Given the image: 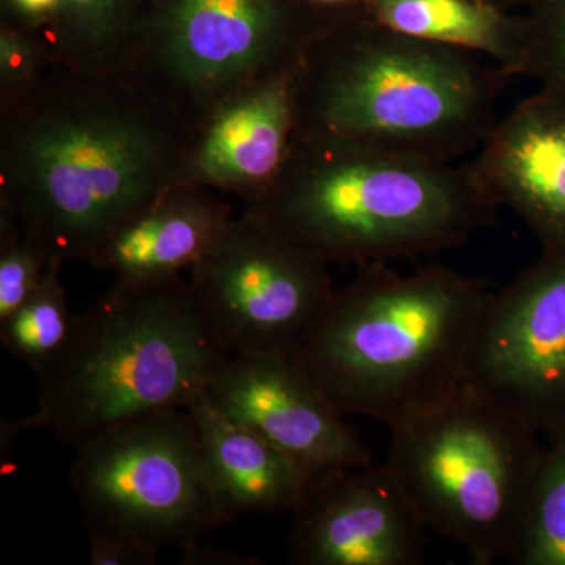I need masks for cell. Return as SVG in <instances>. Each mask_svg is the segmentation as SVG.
Here are the masks:
<instances>
[{"label": "cell", "instance_id": "cell-19", "mask_svg": "<svg viewBox=\"0 0 565 565\" xmlns=\"http://www.w3.org/2000/svg\"><path fill=\"white\" fill-rule=\"evenodd\" d=\"M62 266L61 262H52L32 296L0 321V341L6 351L36 375L61 355L76 323L77 315L71 313L62 286Z\"/></svg>", "mask_w": 565, "mask_h": 565}, {"label": "cell", "instance_id": "cell-27", "mask_svg": "<svg viewBox=\"0 0 565 565\" xmlns=\"http://www.w3.org/2000/svg\"><path fill=\"white\" fill-rule=\"evenodd\" d=\"M308 6L329 14H348L362 10L364 0H303Z\"/></svg>", "mask_w": 565, "mask_h": 565}, {"label": "cell", "instance_id": "cell-5", "mask_svg": "<svg viewBox=\"0 0 565 565\" xmlns=\"http://www.w3.org/2000/svg\"><path fill=\"white\" fill-rule=\"evenodd\" d=\"M225 356L188 278L114 281L76 316L68 344L39 374L35 412L17 424L77 449L126 419L189 408Z\"/></svg>", "mask_w": 565, "mask_h": 565}, {"label": "cell", "instance_id": "cell-17", "mask_svg": "<svg viewBox=\"0 0 565 565\" xmlns=\"http://www.w3.org/2000/svg\"><path fill=\"white\" fill-rule=\"evenodd\" d=\"M364 17L403 35L487 55L504 77L522 76L525 11L489 0H364Z\"/></svg>", "mask_w": 565, "mask_h": 565}, {"label": "cell", "instance_id": "cell-13", "mask_svg": "<svg viewBox=\"0 0 565 565\" xmlns=\"http://www.w3.org/2000/svg\"><path fill=\"white\" fill-rule=\"evenodd\" d=\"M300 61L253 81L193 126L177 184L248 200L269 188L291 152Z\"/></svg>", "mask_w": 565, "mask_h": 565}, {"label": "cell", "instance_id": "cell-2", "mask_svg": "<svg viewBox=\"0 0 565 565\" xmlns=\"http://www.w3.org/2000/svg\"><path fill=\"white\" fill-rule=\"evenodd\" d=\"M489 292L451 267L404 275L386 263L362 266L291 360L345 416L396 429L462 388Z\"/></svg>", "mask_w": 565, "mask_h": 565}, {"label": "cell", "instance_id": "cell-23", "mask_svg": "<svg viewBox=\"0 0 565 565\" xmlns=\"http://www.w3.org/2000/svg\"><path fill=\"white\" fill-rule=\"evenodd\" d=\"M54 62L44 33L0 21V96L32 87Z\"/></svg>", "mask_w": 565, "mask_h": 565}, {"label": "cell", "instance_id": "cell-1", "mask_svg": "<svg viewBox=\"0 0 565 565\" xmlns=\"http://www.w3.org/2000/svg\"><path fill=\"white\" fill-rule=\"evenodd\" d=\"M192 128L118 71L54 61L0 96V212L52 262H90L122 222L177 184Z\"/></svg>", "mask_w": 565, "mask_h": 565}, {"label": "cell", "instance_id": "cell-9", "mask_svg": "<svg viewBox=\"0 0 565 565\" xmlns=\"http://www.w3.org/2000/svg\"><path fill=\"white\" fill-rule=\"evenodd\" d=\"M188 280L226 355L292 359L334 292L329 264L244 214Z\"/></svg>", "mask_w": 565, "mask_h": 565}, {"label": "cell", "instance_id": "cell-12", "mask_svg": "<svg viewBox=\"0 0 565 565\" xmlns=\"http://www.w3.org/2000/svg\"><path fill=\"white\" fill-rule=\"evenodd\" d=\"M204 397L315 476L373 463L343 412L291 359L264 353L225 356L212 370Z\"/></svg>", "mask_w": 565, "mask_h": 565}, {"label": "cell", "instance_id": "cell-11", "mask_svg": "<svg viewBox=\"0 0 565 565\" xmlns=\"http://www.w3.org/2000/svg\"><path fill=\"white\" fill-rule=\"evenodd\" d=\"M427 526L385 463L315 476L291 511L289 563L422 565Z\"/></svg>", "mask_w": 565, "mask_h": 565}, {"label": "cell", "instance_id": "cell-22", "mask_svg": "<svg viewBox=\"0 0 565 565\" xmlns=\"http://www.w3.org/2000/svg\"><path fill=\"white\" fill-rule=\"evenodd\" d=\"M526 46L522 76L565 96V0H539L525 10Z\"/></svg>", "mask_w": 565, "mask_h": 565}, {"label": "cell", "instance_id": "cell-6", "mask_svg": "<svg viewBox=\"0 0 565 565\" xmlns=\"http://www.w3.org/2000/svg\"><path fill=\"white\" fill-rule=\"evenodd\" d=\"M544 451L525 419L463 384L392 429L385 465L427 530L489 565L515 555Z\"/></svg>", "mask_w": 565, "mask_h": 565}, {"label": "cell", "instance_id": "cell-16", "mask_svg": "<svg viewBox=\"0 0 565 565\" xmlns=\"http://www.w3.org/2000/svg\"><path fill=\"white\" fill-rule=\"evenodd\" d=\"M189 412L226 523L248 514L292 511L315 478L310 468L215 411L204 393L189 405Z\"/></svg>", "mask_w": 565, "mask_h": 565}, {"label": "cell", "instance_id": "cell-15", "mask_svg": "<svg viewBox=\"0 0 565 565\" xmlns=\"http://www.w3.org/2000/svg\"><path fill=\"white\" fill-rule=\"evenodd\" d=\"M233 217L217 192L173 185L114 230L88 264L118 282L173 280L203 258Z\"/></svg>", "mask_w": 565, "mask_h": 565}, {"label": "cell", "instance_id": "cell-24", "mask_svg": "<svg viewBox=\"0 0 565 565\" xmlns=\"http://www.w3.org/2000/svg\"><path fill=\"white\" fill-rule=\"evenodd\" d=\"M90 564L93 565H152L158 563V546L131 535L88 531Z\"/></svg>", "mask_w": 565, "mask_h": 565}, {"label": "cell", "instance_id": "cell-4", "mask_svg": "<svg viewBox=\"0 0 565 565\" xmlns=\"http://www.w3.org/2000/svg\"><path fill=\"white\" fill-rule=\"evenodd\" d=\"M501 79L470 52L394 32L362 11L338 14L300 57L296 134L452 162L492 131Z\"/></svg>", "mask_w": 565, "mask_h": 565}, {"label": "cell", "instance_id": "cell-3", "mask_svg": "<svg viewBox=\"0 0 565 565\" xmlns=\"http://www.w3.org/2000/svg\"><path fill=\"white\" fill-rule=\"evenodd\" d=\"M492 212L468 166L294 134L280 174L241 214L329 266L362 267L459 247Z\"/></svg>", "mask_w": 565, "mask_h": 565}, {"label": "cell", "instance_id": "cell-25", "mask_svg": "<svg viewBox=\"0 0 565 565\" xmlns=\"http://www.w3.org/2000/svg\"><path fill=\"white\" fill-rule=\"evenodd\" d=\"M61 0H2V20L18 28L50 35Z\"/></svg>", "mask_w": 565, "mask_h": 565}, {"label": "cell", "instance_id": "cell-26", "mask_svg": "<svg viewBox=\"0 0 565 565\" xmlns=\"http://www.w3.org/2000/svg\"><path fill=\"white\" fill-rule=\"evenodd\" d=\"M178 564L182 565H248L259 564V561L253 557L234 555V553L218 552V550L204 548L199 544L188 546L181 550V556L178 557Z\"/></svg>", "mask_w": 565, "mask_h": 565}, {"label": "cell", "instance_id": "cell-14", "mask_svg": "<svg viewBox=\"0 0 565 565\" xmlns=\"http://www.w3.org/2000/svg\"><path fill=\"white\" fill-rule=\"evenodd\" d=\"M468 169L482 199L514 211L542 252L565 250V96L541 87L516 104Z\"/></svg>", "mask_w": 565, "mask_h": 565}, {"label": "cell", "instance_id": "cell-20", "mask_svg": "<svg viewBox=\"0 0 565 565\" xmlns=\"http://www.w3.org/2000/svg\"><path fill=\"white\" fill-rule=\"evenodd\" d=\"M512 564L565 565V427L548 440Z\"/></svg>", "mask_w": 565, "mask_h": 565}, {"label": "cell", "instance_id": "cell-7", "mask_svg": "<svg viewBox=\"0 0 565 565\" xmlns=\"http://www.w3.org/2000/svg\"><path fill=\"white\" fill-rule=\"evenodd\" d=\"M333 17L303 0H137L117 71L193 129L226 96L299 62Z\"/></svg>", "mask_w": 565, "mask_h": 565}, {"label": "cell", "instance_id": "cell-21", "mask_svg": "<svg viewBox=\"0 0 565 565\" xmlns=\"http://www.w3.org/2000/svg\"><path fill=\"white\" fill-rule=\"evenodd\" d=\"M52 259L14 218L0 212V321L18 310L43 281Z\"/></svg>", "mask_w": 565, "mask_h": 565}, {"label": "cell", "instance_id": "cell-10", "mask_svg": "<svg viewBox=\"0 0 565 565\" xmlns=\"http://www.w3.org/2000/svg\"><path fill=\"white\" fill-rule=\"evenodd\" d=\"M465 384L519 415L548 440L565 427V250L489 292Z\"/></svg>", "mask_w": 565, "mask_h": 565}, {"label": "cell", "instance_id": "cell-8", "mask_svg": "<svg viewBox=\"0 0 565 565\" xmlns=\"http://www.w3.org/2000/svg\"><path fill=\"white\" fill-rule=\"evenodd\" d=\"M76 451L70 486L88 531L184 550L226 523L189 408L126 419Z\"/></svg>", "mask_w": 565, "mask_h": 565}, {"label": "cell", "instance_id": "cell-18", "mask_svg": "<svg viewBox=\"0 0 565 565\" xmlns=\"http://www.w3.org/2000/svg\"><path fill=\"white\" fill-rule=\"evenodd\" d=\"M137 0H61L50 43L54 61L73 68L117 71Z\"/></svg>", "mask_w": 565, "mask_h": 565}, {"label": "cell", "instance_id": "cell-28", "mask_svg": "<svg viewBox=\"0 0 565 565\" xmlns=\"http://www.w3.org/2000/svg\"><path fill=\"white\" fill-rule=\"evenodd\" d=\"M489 2L504 10L525 11L533 7L535 2H539V0H489Z\"/></svg>", "mask_w": 565, "mask_h": 565}]
</instances>
